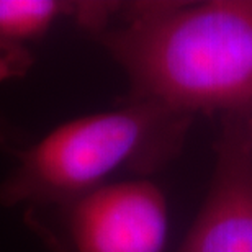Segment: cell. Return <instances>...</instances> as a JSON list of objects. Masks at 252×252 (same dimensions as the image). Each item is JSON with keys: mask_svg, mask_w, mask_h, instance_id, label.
Here are the masks:
<instances>
[{"mask_svg": "<svg viewBox=\"0 0 252 252\" xmlns=\"http://www.w3.org/2000/svg\"><path fill=\"white\" fill-rule=\"evenodd\" d=\"M80 2L0 0V82L25 77L33 67L34 46L59 18H75Z\"/></svg>", "mask_w": 252, "mask_h": 252, "instance_id": "5b68a950", "label": "cell"}, {"mask_svg": "<svg viewBox=\"0 0 252 252\" xmlns=\"http://www.w3.org/2000/svg\"><path fill=\"white\" fill-rule=\"evenodd\" d=\"M191 122L190 115L128 100L65 122L17 154L18 164L0 184V205H61L118 174L146 179L182 151Z\"/></svg>", "mask_w": 252, "mask_h": 252, "instance_id": "7a4b0ae2", "label": "cell"}, {"mask_svg": "<svg viewBox=\"0 0 252 252\" xmlns=\"http://www.w3.org/2000/svg\"><path fill=\"white\" fill-rule=\"evenodd\" d=\"M249 125H251V131H252V112H251V117H249Z\"/></svg>", "mask_w": 252, "mask_h": 252, "instance_id": "52a82bcc", "label": "cell"}, {"mask_svg": "<svg viewBox=\"0 0 252 252\" xmlns=\"http://www.w3.org/2000/svg\"><path fill=\"white\" fill-rule=\"evenodd\" d=\"M249 113L221 117L215 169L198 216L175 252H252Z\"/></svg>", "mask_w": 252, "mask_h": 252, "instance_id": "277c9868", "label": "cell"}, {"mask_svg": "<svg viewBox=\"0 0 252 252\" xmlns=\"http://www.w3.org/2000/svg\"><path fill=\"white\" fill-rule=\"evenodd\" d=\"M128 77L123 100L172 112H252V0L113 2L89 33Z\"/></svg>", "mask_w": 252, "mask_h": 252, "instance_id": "6da1fadb", "label": "cell"}, {"mask_svg": "<svg viewBox=\"0 0 252 252\" xmlns=\"http://www.w3.org/2000/svg\"><path fill=\"white\" fill-rule=\"evenodd\" d=\"M25 144L23 131L8 122L3 115H0V148L8 153H22V146Z\"/></svg>", "mask_w": 252, "mask_h": 252, "instance_id": "8992f818", "label": "cell"}, {"mask_svg": "<svg viewBox=\"0 0 252 252\" xmlns=\"http://www.w3.org/2000/svg\"><path fill=\"white\" fill-rule=\"evenodd\" d=\"M48 252H164L167 200L149 179L103 185L72 201L25 208Z\"/></svg>", "mask_w": 252, "mask_h": 252, "instance_id": "3957f363", "label": "cell"}]
</instances>
